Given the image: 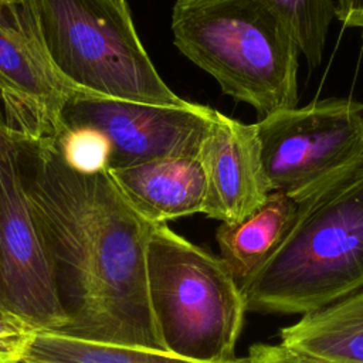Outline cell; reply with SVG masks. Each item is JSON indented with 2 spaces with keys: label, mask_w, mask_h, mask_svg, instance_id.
<instances>
[{
  "label": "cell",
  "mask_w": 363,
  "mask_h": 363,
  "mask_svg": "<svg viewBox=\"0 0 363 363\" xmlns=\"http://www.w3.org/2000/svg\"><path fill=\"white\" fill-rule=\"evenodd\" d=\"M197 159L206 180L203 214L210 218L241 221L272 193L254 125L216 111Z\"/></svg>",
  "instance_id": "10"
},
{
  "label": "cell",
  "mask_w": 363,
  "mask_h": 363,
  "mask_svg": "<svg viewBox=\"0 0 363 363\" xmlns=\"http://www.w3.org/2000/svg\"><path fill=\"white\" fill-rule=\"evenodd\" d=\"M214 112L186 99L179 105H150L88 95L72 101L62 118L65 126L89 125L106 135L111 170L163 157H197Z\"/></svg>",
  "instance_id": "9"
},
{
  "label": "cell",
  "mask_w": 363,
  "mask_h": 363,
  "mask_svg": "<svg viewBox=\"0 0 363 363\" xmlns=\"http://www.w3.org/2000/svg\"><path fill=\"white\" fill-rule=\"evenodd\" d=\"M281 343L330 363H363V288L281 328Z\"/></svg>",
  "instance_id": "13"
},
{
  "label": "cell",
  "mask_w": 363,
  "mask_h": 363,
  "mask_svg": "<svg viewBox=\"0 0 363 363\" xmlns=\"http://www.w3.org/2000/svg\"><path fill=\"white\" fill-rule=\"evenodd\" d=\"M288 28L311 68L322 62L328 31L335 14V0H257Z\"/></svg>",
  "instance_id": "15"
},
{
  "label": "cell",
  "mask_w": 363,
  "mask_h": 363,
  "mask_svg": "<svg viewBox=\"0 0 363 363\" xmlns=\"http://www.w3.org/2000/svg\"><path fill=\"white\" fill-rule=\"evenodd\" d=\"M20 363H204L166 350L85 340L60 332H35ZM224 363H247L235 357Z\"/></svg>",
  "instance_id": "14"
},
{
  "label": "cell",
  "mask_w": 363,
  "mask_h": 363,
  "mask_svg": "<svg viewBox=\"0 0 363 363\" xmlns=\"http://www.w3.org/2000/svg\"><path fill=\"white\" fill-rule=\"evenodd\" d=\"M0 311H1V312H7V311H6V308H4V305H3V301H1V296H0ZM7 313H9V312H7Z\"/></svg>",
  "instance_id": "20"
},
{
  "label": "cell",
  "mask_w": 363,
  "mask_h": 363,
  "mask_svg": "<svg viewBox=\"0 0 363 363\" xmlns=\"http://www.w3.org/2000/svg\"><path fill=\"white\" fill-rule=\"evenodd\" d=\"M298 210L299 203L274 191L241 221L220 224L216 233L220 257L241 288L275 252Z\"/></svg>",
  "instance_id": "12"
},
{
  "label": "cell",
  "mask_w": 363,
  "mask_h": 363,
  "mask_svg": "<svg viewBox=\"0 0 363 363\" xmlns=\"http://www.w3.org/2000/svg\"><path fill=\"white\" fill-rule=\"evenodd\" d=\"M147 278L166 352L204 363L235 359L247 303L220 255L174 233L167 223L155 224Z\"/></svg>",
  "instance_id": "4"
},
{
  "label": "cell",
  "mask_w": 363,
  "mask_h": 363,
  "mask_svg": "<svg viewBox=\"0 0 363 363\" xmlns=\"http://www.w3.org/2000/svg\"><path fill=\"white\" fill-rule=\"evenodd\" d=\"M336 18L346 27H363V0H335Z\"/></svg>",
  "instance_id": "18"
},
{
  "label": "cell",
  "mask_w": 363,
  "mask_h": 363,
  "mask_svg": "<svg viewBox=\"0 0 363 363\" xmlns=\"http://www.w3.org/2000/svg\"><path fill=\"white\" fill-rule=\"evenodd\" d=\"M0 296L6 311L35 332H61L68 323L52 258L27 200L20 143L1 128Z\"/></svg>",
  "instance_id": "8"
},
{
  "label": "cell",
  "mask_w": 363,
  "mask_h": 363,
  "mask_svg": "<svg viewBox=\"0 0 363 363\" xmlns=\"http://www.w3.org/2000/svg\"><path fill=\"white\" fill-rule=\"evenodd\" d=\"M23 0H0V6H6V4H16L20 3Z\"/></svg>",
  "instance_id": "19"
},
{
  "label": "cell",
  "mask_w": 363,
  "mask_h": 363,
  "mask_svg": "<svg viewBox=\"0 0 363 363\" xmlns=\"http://www.w3.org/2000/svg\"><path fill=\"white\" fill-rule=\"evenodd\" d=\"M67 167L77 173L94 174L108 170L111 143L104 132L89 125L67 126L55 139Z\"/></svg>",
  "instance_id": "16"
},
{
  "label": "cell",
  "mask_w": 363,
  "mask_h": 363,
  "mask_svg": "<svg viewBox=\"0 0 363 363\" xmlns=\"http://www.w3.org/2000/svg\"><path fill=\"white\" fill-rule=\"evenodd\" d=\"M173 43L223 92L261 116L298 104L299 50L257 0H174Z\"/></svg>",
  "instance_id": "3"
},
{
  "label": "cell",
  "mask_w": 363,
  "mask_h": 363,
  "mask_svg": "<svg viewBox=\"0 0 363 363\" xmlns=\"http://www.w3.org/2000/svg\"><path fill=\"white\" fill-rule=\"evenodd\" d=\"M271 191L302 204L363 169V102L330 98L254 123Z\"/></svg>",
  "instance_id": "6"
},
{
  "label": "cell",
  "mask_w": 363,
  "mask_h": 363,
  "mask_svg": "<svg viewBox=\"0 0 363 363\" xmlns=\"http://www.w3.org/2000/svg\"><path fill=\"white\" fill-rule=\"evenodd\" d=\"M363 288V169L299 204L282 242L242 288L247 311L303 315Z\"/></svg>",
  "instance_id": "2"
},
{
  "label": "cell",
  "mask_w": 363,
  "mask_h": 363,
  "mask_svg": "<svg viewBox=\"0 0 363 363\" xmlns=\"http://www.w3.org/2000/svg\"><path fill=\"white\" fill-rule=\"evenodd\" d=\"M0 7H1V6H0Z\"/></svg>",
  "instance_id": "23"
},
{
  "label": "cell",
  "mask_w": 363,
  "mask_h": 363,
  "mask_svg": "<svg viewBox=\"0 0 363 363\" xmlns=\"http://www.w3.org/2000/svg\"><path fill=\"white\" fill-rule=\"evenodd\" d=\"M0 363H7V362H6L4 359H1V357H0Z\"/></svg>",
  "instance_id": "21"
},
{
  "label": "cell",
  "mask_w": 363,
  "mask_h": 363,
  "mask_svg": "<svg viewBox=\"0 0 363 363\" xmlns=\"http://www.w3.org/2000/svg\"><path fill=\"white\" fill-rule=\"evenodd\" d=\"M247 363H330L328 360L311 356L308 353L294 350L281 342L272 343H255L248 349L245 356Z\"/></svg>",
  "instance_id": "17"
},
{
  "label": "cell",
  "mask_w": 363,
  "mask_h": 363,
  "mask_svg": "<svg viewBox=\"0 0 363 363\" xmlns=\"http://www.w3.org/2000/svg\"><path fill=\"white\" fill-rule=\"evenodd\" d=\"M108 173L129 204L153 224L203 213L206 180L197 157H163Z\"/></svg>",
  "instance_id": "11"
},
{
  "label": "cell",
  "mask_w": 363,
  "mask_h": 363,
  "mask_svg": "<svg viewBox=\"0 0 363 363\" xmlns=\"http://www.w3.org/2000/svg\"><path fill=\"white\" fill-rule=\"evenodd\" d=\"M362 35H363V27H362Z\"/></svg>",
  "instance_id": "22"
},
{
  "label": "cell",
  "mask_w": 363,
  "mask_h": 363,
  "mask_svg": "<svg viewBox=\"0 0 363 363\" xmlns=\"http://www.w3.org/2000/svg\"><path fill=\"white\" fill-rule=\"evenodd\" d=\"M96 95L67 79L48 57L31 0L0 7V128L16 142L55 140L64 111L77 98Z\"/></svg>",
  "instance_id": "7"
},
{
  "label": "cell",
  "mask_w": 363,
  "mask_h": 363,
  "mask_svg": "<svg viewBox=\"0 0 363 363\" xmlns=\"http://www.w3.org/2000/svg\"><path fill=\"white\" fill-rule=\"evenodd\" d=\"M37 30L55 68L99 96L179 105L136 33L126 0H31Z\"/></svg>",
  "instance_id": "5"
},
{
  "label": "cell",
  "mask_w": 363,
  "mask_h": 363,
  "mask_svg": "<svg viewBox=\"0 0 363 363\" xmlns=\"http://www.w3.org/2000/svg\"><path fill=\"white\" fill-rule=\"evenodd\" d=\"M33 217L52 258L68 336L166 350L153 315L147 247L153 223L123 197L108 170L65 166L55 140L23 145Z\"/></svg>",
  "instance_id": "1"
}]
</instances>
